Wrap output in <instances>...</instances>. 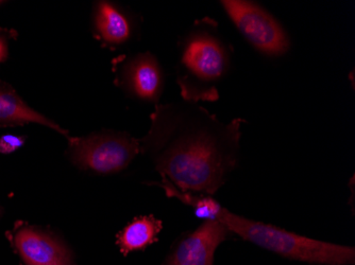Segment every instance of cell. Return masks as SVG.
Here are the masks:
<instances>
[{
	"mask_svg": "<svg viewBox=\"0 0 355 265\" xmlns=\"http://www.w3.org/2000/svg\"><path fill=\"white\" fill-rule=\"evenodd\" d=\"M245 122H223L196 103L159 105L141 151L175 188L212 197L236 168Z\"/></svg>",
	"mask_w": 355,
	"mask_h": 265,
	"instance_id": "obj_1",
	"label": "cell"
},
{
	"mask_svg": "<svg viewBox=\"0 0 355 265\" xmlns=\"http://www.w3.org/2000/svg\"><path fill=\"white\" fill-rule=\"evenodd\" d=\"M231 63L232 47L215 19L197 21L182 44L178 84L183 99L191 103L218 100V85L228 75Z\"/></svg>",
	"mask_w": 355,
	"mask_h": 265,
	"instance_id": "obj_2",
	"label": "cell"
},
{
	"mask_svg": "<svg viewBox=\"0 0 355 265\" xmlns=\"http://www.w3.org/2000/svg\"><path fill=\"white\" fill-rule=\"evenodd\" d=\"M217 221L229 232L289 260L317 265H354V247L314 240L275 225L235 214L223 207Z\"/></svg>",
	"mask_w": 355,
	"mask_h": 265,
	"instance_id": "obj_3",
	"label": "cell"
},
{
	"mask_svg": "<svg viewBox=\"0 0 355 265\" xmlns=\"http://www.w3.org/2000/svg\"><path fill=\"white\" fill-rule=\"evenodd\" d=\"M221 7L249 44L261 55L280 57L291 49V37L280 21L250 0H223Z\"/></svg>",
	"mask_w": 355,
	"mask_h": 265,
	"instance_id": "obj_4",
	"label": "cell"
},
{
	"mask_svg": "<svg viewBox=\"0 0 355 265\" xmlns=\"http://www.w3.org/2000/svg\"><path fill=\"white\" fill-rule=\"evenodd\" d=\"M71 158L83 168L112 174L127 168L141 151V143L125 133L105 131L69 138Z\"/></svg>",
	"mask_w": 355,
	"mask_h": 265,
	"instance_id": "obj_5",
	"label": "cell"
},
{
	"mask_svg": "<svg viewBox=\"0 0 355 265\" xmlns=\"http://www.w3.org/2000/svg\"><path fill=\"white\" fill-rule=\"evenodd\" d=\"M117 81L128 93L149 102H157L164 87L162 68L151 53H139L121 62Z\"/></svg>",
	"mask_w": 355,
	"mask_h": 265,
	"instance_id": "obj_6",
	"label": "cell"
},
{
	"mask_svg": "<svg viewBox=\"0 0 355 265\" xmlns=\"http://www.w3.org/2000/svg\"><path fill=\"white\" fill-rule=\"evenodd\" d=\"M228 235L227 227L218 221H203L179 242L167 265H214L215 253Z\"/></svg>",
	"mask_w": 355,
	"mask_h": 265,
	"instance_id": "obj_7",
	"label": "cell"
},
{
	"mask_svg": "<svg viewBox=\"0 0 355 265\" xmlns=\"http://www.w3.org/2000/svg\"><path fill=\"white\" fill-rule=\"evenodd\" d=\"M14 242L27 265H71L67 248L53 237L37 229H19Z\"/></svg>",
	"mask_w": 355,
	"mask_h": 265,
	"instance_id": "obj_8",
	"label": "cell"
},
{
	"mask_svg": "<svg viewBox=\"0 0 355 265\" xmlns=\"http://www.w3.org/2000/svg\"><path fill=\"white\" fill-rule=\"evenodd\" d=\"M27 123H37L51 127L59 131L60 134L67 135V131L57 123L28 107L11 87L0 83V127H13Z\"/></svg>",
	"mask_w": 355,
	"mask_h": 265,
	"instance_id": "obj_9",
	"label": "cell"
},
{
	"mask_svg": "<svg viewBox=\"0 0 355 265\" xmlns=\"http://www.w3.org/2000/svg\"><path fill=\"white\" fill-rule=\"evenodd\" d=\"M96 29L101 39L112 46L127 43L131 37L132 27L123 12L110 3H101L96 10Z\"/></svg>",
	"mask_w": 355,
	"mask_h": 265,
	"instance_id": "obj_10",
	"label": "cell"
},
{
	"mask_svg": "<svg viewBox=\"0 0 355 265\" xmlns=\"http://www.w3.org/2000/svg\"><path fill=\"white\" fill-rule=\"evenodd\" d=\"M162 222L153 215L135 219L117 236L119 250L123 255L145 250L157 240V236L162 230Z\"/></svg>",
	"mask_w": 355,
	"mask_h": 265,
	"instance_id": "obj_11",
	"label": "cell"
},
{
	"mask_svg": "<svg viewBox=\"0 0 355 265\" xmlns=\"http://www.w3.org/2000/svg\"><path fill=\"white\" fill-rule=\"evenodd\" d=\"M159 186L164 189L168 197H175L178 200H180L181 202L191 207L195 211V214L199 219H202L203 221H217L223 206L212 197L205 194L195 195L191 192L179 190L171 184L168 179H164V177Z\"/></svg>",
	"mask_w": 355,
	"mask_h": 265,
	"instance_id": "obj_12",
	"label": "cell"
},
{
	"mask_svg": "<svg viewBox=\"0 0 355 265\" xmlns=\"http://www.w3.org/2000/svg\"><path fill=\"white\" fill-rule=\"evenodd\" d=\"M25 143L23 137L13 136V135H6L0 138V152L3 154H9L17 150Z\"/></svg>",
	"mask_w": 355,
	"mask_h": 265,
	"instance_id": "obj_13",
	"label": "cell"
},
{
	"mask_svg": "<svg viewBox=\"0 0 355 265\" xmlns=\"http://www.w3.org/2000/svg\"><path fill=\"white\" fill-rule=\"evenodd\" d=\"M6 55H7V48L3 39H0V62L5 59Z\"/></svg>",
	"mask_w": 355,
	"mask_h": 265,
	"instance_id": "obj_14",
	"label": "cell"
}]
</instances>
